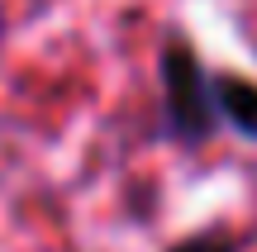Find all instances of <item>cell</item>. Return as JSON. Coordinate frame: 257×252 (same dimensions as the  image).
Here are the masks:
<instances>
[{
    "instance_id": "obj_1",
    "label": "cell",
    "mask_w": 257,
    "mask_h": 252,
    "mask_svg": "<svg viewBox=\"0 0 257 252\" xmlns=\"http://www.w3.org/2000/svg\"><path fill=\"white\" fill-rule=\"evenodd\" d=\"M157 100H162V129L172 143L200 148L214 138L219 119L210 100V67L200 62L181 29H172L157 48Z\"/></svg>"
},
{
    "instance_id": "obj_2",
    "label": "cell",
    "mask_w": 257,
    "mask_h": 252,
    "mask_svg": "<svg viewBox=\"0 0 257 252\" xmlns=\"http://www.w3.org/2000/svg\"><path fill=\"white\" fill-rule=\"evenodd\" d=\"M210 100L214 119L233 129L238 138L257 143V81L243 72H210Z\"/></svg>"
},
{
    "instance_id": "obj_3",
    "label": "cell",
    "mask_w": 257,
    "mask_h": 252,
    "mask_svg": "<svg viewBox=\"0 0 257 252\" xmlns=\"http://www.w3.org/2000/svg\"><path fill=\"white\" fill-rule=\"evenodd\" d=\"M172 252H243V243L233 233H219V228H205V233L186 238V243H176Z\"/></svg>"
}]
</instances>
